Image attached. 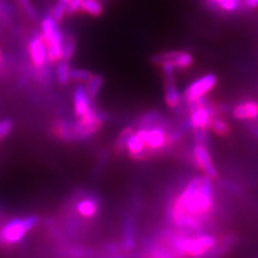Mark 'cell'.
Returning <instances> with one entry per match:
<instances>
[{
    "label": "cell",
    "instance_id": "1",
    "mask_svg": "<svg viewBox=\"0 0 258 258\" xmlns=\"http://www.w3.org/2000/svg\"><path fill=\"white\" fill-rule=\"evenodd\" d=\"M212 179L207 175L195 176L185 185L170 207L169 219L183 229H198L215 207Z\"/></svg>",
    "mask_w": 258,
    "mask_h": 258
},
{
    "label": "cell",
    "instance_id": "2",
    "mask_svg": "<svg viewBox=\"0 0 258 258\" xmlns=\"http://www.w3.org/2000/svg\"><path fill=\"white\" fill-rule=\"evenodd\" d=\"M104 120L102 113L94 107L88 110L77 122L59 120L53 127L55 136L64 141H79L91 138L99 131Z\"/></svg>",
    "mask_w": 258,
    "mask_h": 258
},
{
    "label": "cell",
    "instance_id": "3",
    "mask_svg": "<svg viewBox=\"0 0 258 258\" xmlns=\"http://www.w3.org/2000/svg\"><path fill=\"white\" fill-rule=\"evenodd\" d=\"M171 241V247L176 255L190 258L204 257L217 243L216 238L209 233H200L196 237L176 236Z\"/></svg>",
    "mask_w": 258,
    "mask_h": 258
},
{
    "label": "cell",
    "instance_id": "4",
    "mask_svg": "<svg viewBox=\"0 0 258 258\" xmlns=\"http://www.w3.org/2000/svg\"><path fill=\"white\" fill-rule=\"evenodd\" d=\"M38 223L39 216L37 215H29L25 219H15L7 223L0 229V245L19 243Z\"/></svg>",
    "mask_w": 258,
    "mask_h": 258
},
{
    "label": "cell",
    "instance_id": "5",
    "mask_svg": "<svg viewBox=\"0 0 258 258\" xmlns=\"http://www.w3.org/2000/svg\"><path fill=\"white\" fill-rule=\"evenodd\" d=\"M137 132L143 138L149 155H155L156 153L164 151L176 138V136H173L172 133H168L161 124L151 127H140Z\"/></svg>",
    "mask_w": 258,
    "mask_h": 258
},
{
    "label": "cell",
    "instance_id": "6",
    "mask_svg": "<svg viewBox=\"0 0 258 258\" xmlns=\"http://www.w3.org/2000/svg\"><path fill=\"white\" fill-rule=\"evenodd\" d=\"M188 126L191 131H208L212 118L215 116V108L207 102L206 98L189 104Z\"/></svg>",
    "mask_w": 258,
    "mask_h": 258
},
{
    "label": "cell",
    "instance_id": "7",
    "mask_svg": "<svg viewBox=\"0 0 258 258\" xmlns=\"http://www.w3.org/2000/svg\"><path fill=\"white\" fill-rule=\"evenodd\" d=\"M217 83V77L213 74H208L197 80L192 81L188 86L185 88L183 93V99L188 106L200 99L206 98L208 95L215 87Z\"/></svg>",
    "mask_w": 258,
    "mask_h": 258
},
{
    "label": "cell",
    "instance_id": "8",
    "mask_svg": "<svg viewBox=\"0 0 258 258\" xmlns=\"http://www.w3.org/2000/svg\"><path fill=\"white\" fill-rule=\"evenodd\" d=\"M161 66V70H163L164 75V84H165V101L168 108L170 109H176L180 107L182 102L183 96L177 90V86L175 83L174 78V71L175 68L171 63L165 62Z\"/></svg>",
    "mask_w": 258,
    "mask_h": 258
},
{
    "label": "cell",
    "instance_id": "9",
    "mask_svg": "<svg viewBox=\"0 0 258 258\" xmlns=\"http://www.w3.org/2000/svg\"><path fill=\"white\" fill-rule=\"evenodd\" d=\"M152 62L159 66L165 62H169L175 70H184L192 66L194 57L190 53L185 51H168L153 55Z\"/></svg>",
    "mask_w": 258,
    "mask_h": 258
},
{
    "label": "cell",
    "instance_id": "10",
    "mask_svg": "<svg viewBox=\"0 0 258 258\" xmlns=\"http://www.w3.org/2000/svg\"><path fill=\"white\" fill-rule=\"evenodd\" d=\"M191 157L194 164L199 169L201 172H204L205 175L215 179L217 176V169L213 163L211 154L207 148L206 144L196 143L194 145L191 151Z\"/></svg>",
    "mask_w": 258,
    "mask_h": 258
},
{
    "label": "cell",
    "instance_id": "11",
    "mask_svg": "<svg viewBox=\"0 0 258 258\" xmlns=\"http://www.w3.org/2000/svg\"><path fill=\"white\" fill-rule=\"evenodd\" d=\"M232 116L238 120H258V102L255 100H245L238 103L232 110Z\"/></svg>",
    "mask_w": 258,
    "mask_h": 258
},
{
    "label": "cell",
    "instance_id": "12",
    "mask_svg": "<svg viewBox=\"0 0 258 258\" xmlns=\"http://www.w3.org/2000/svg\"><path fill=\"white\" fill-rule=\"evenodd\" d=\"M29 54L32 62L37 67H42L45 64L47 57L46 46L41 36H34L29 42Z\"/></svg>",
    "mask_w": 258,
    "mask_h": 258
},
{
    "label": "cell",
    "instance_id": "13",
    "mask_svg": "<svg viewBox=\"0 0 258 258\" xmlns=\"http://www.w3.org/2000/svg\"><path fill=\"white\" fill-rule=\"evenodd\" d=\"M63 40H64V36L62 34V31L57 29L54 32V35L44 42L46 46L48 60H51L53 62H57L62 59Z\"/></svg>",
    "mask_w": 258,
    "mask_h": 258
},
{
    "label": "cell",
    "instance_id": "14",
    "mask_svg": "<svg viewBox=\"0 0 258 258\" xmlns=\"http://www.w3.org/2000/svg\"><path fill=\"white\" fill-rule=\"evenodd\" d=\"M125 150L128 152L129 156L136 160L145 159L150 156L147 148H145V142L138 132H135L131 136Z\"/></svg>",
    "mask_w": 258,
    "mask_h": 258
},
{
    "label": "cell",
    "instance_id": "15",
    "mask_svg": "<svg viewBox=\"0 0 258 258\" xmlns=\"http://www.w3.org/2000/svg\"><path fill=\"white\" fill-rule=\"evenodd\" d=\"M92 99L88 96L86 88L83 85H78L74 93V108L78 117L83 116L92 106Z\"/></svg>",
    "mask_w": 258,
    "mask_h": 258
},
{
    "label": "cell",
    "instance_id": "16",
    "mask_svg": "<svg viewBox=\"0 0 258 258\" xmlns=\"http://www.w3.org/2000/svg\"><path fill=\"white\" fill-rule=\"evenodd\" d=\"M77 211L78 213L85 217V219H92L94 217L97 212H98V203L94 199V198H83L79 200V203L77 204Z\"/></svg>",
    "mask_w": 258,
    "mask_h": 258
},
{
    "label": "cell",
    "instance_id": "17",
    "mask_svg": "<svg viewBox=\"0 0 258 258\" xmlns=\"http://www.w3.org/2000/svg\"><path fill=\"white\" fill-rule=\"evenodd\" d=\"M136 228L135 221L132 217H128L124 226V242L123 245L127 251H131L136 245Z\"/></svg>",
    "mask_w": 258,
    "mask_h": 258
},
{
    "label": "cell",
    "instance_id": "18",
    "mask_svg": "<svg viewBox=\"0 0 258 258\" xmlns=\"http://www.w3.org/2000/svg\"><path fill=\"white\" fill-rule=\"evenodd\" d=\"M104 83V79L101 75H93V77L86 82V92L92 100H95L101 91L102 85Z\"/></svg>",
    "mask_w": 258,
    "mask_h": 258
},
{
    "label": "cell",
    "instance_id": "19",
    "mask_svg": "<svg viewBox=\"0 0 258 258\" xmlns=\"http://www.w3.org/2000/svg\"><path fill=\"white\" fill-rule=\"evenodd\" d=\"M57 22L55 21V19L52 16V14L46 15L45 18L41 22V38L43 39V41L45 42L46 40L50 39L54 32L57 30Z\"/></svg>",
    "mask_w": 258,
    "mask_h": 258
},
{
    "label": "cell",
    "instance_id": "20",
    "mask_svg": "<svg viewBox=\"0 0 258 258\" xmlns=\"http://www.w3.org/2000/svg\"><path fill=\"white\" fill-rule=\"evenodd\" d=\"M81 10L92 16H100L103 12V7L99 0H83Z\"/></svg>",
    "mask_w": 258,
    "mask_h": 258
},
{
    "label": "cell",
    "instance_id": "21",
    "mask_svg": "<svg viewBox=\"0 0 258 258\" xmlns=\"http://www.w3.org/2000/svg\"><path fill=\"white\" fill-rule=\"evenodd\" d=\"M211 131L220 137H226L230 134V127L229 125L225 122L224 119L214 116L210 124V128Z\"/></svg>",
    "mask_w": 258,
    "mask_h": 258
},
{
    "label": "cell",
    "instance_id": "22",
    "mask_svg": "<svg viewBox=\"0 0 258 258\" xmlns=\"http://www.w3.org/2000/svg\"><path fill=\"white\" fill-rule=\"evenodd\" d=\"M70 71L71 67L68 60L61 59L56 70V75H57V81L60 85H66L70 81Z\"/></svg>",
    "mask_w": 258,
    "mask_h": 258
},
{
    "label": "cell",
    "instance_id": "23",
    "mask_svg": "<svg viewBox=\"0 0 258 258\" xmlns=\"http://www.w3.org/2000/svg\"><path fill=\"white\" fill-rule=\"evenodd\" d=\"M76 46H77V40L75 36H67L64 37L63 40V46H62V59L63 60H70L76 53Z\"/></svg>",
    "mask_w": 258,
    "mask_h": 258
},
{
    "label": "cell",
    "instance_id": "24",
    "mask_svg": "<svg viewBox=\"0 0 258 258\" xmlns=\"http://www.w3.org/2000/svg\"><path fill=\"white\" fill-rule=\"evenodd\" d=\"M135 133V129L133 127H126L124 128L122 132L119 133L117 136V138L115 140V149L117 151H122L125 150L127 141L131 138V136Z\"/></svg>",
    "mask_w": 258,
    "mask_h": 258
},
{
    "label": "cell",
    "instance_id": "25",
    "mask_svg": "<svg viewBox=\"0 0 258 258\" xmlns=\"http://www.w3.org/2000/svg\"><path fill=\"white\" fill-rule=\"evenodd\" d=\"M93 77V74L88 70L83 69H71L70 71V80L76 82H87Z\"/></svg>",
    "mask_w": 258,
    "mask_h": 258
},
{
    "label": "cell",
    "instance_id": "26",
    "mask_svg": "<svg viewBox=\"0 0 258 258\" xmlns=\"http://www.w3.org/2000/svg\"><path fill=\"white\" fill-rule=\"evenodd\" d=\"M241 2L240 0H222V2L217 6V8L223 12L232 13L240 9Z\"/></svg>",
    "mask_w": 258,
    "mask_h": 258
},
{
    "label": "cell",
    "instance_id": "27",
    "mask_svg": "<svg viewBox=\"0 0 258 258\" xmlns=\"http://www.w3.org/2000/svg\"><path fill=\"white\" fill-rule=\"evenodd\" d=\"M51 14H52V16L55 19L56 22L60 23L63 20L64 15L67 14V5L62 3V2H60V0H58L57 4L54 6Z\"/></svg>",
    "mask_w": 258,
    "mask_h": 258
},
{
    "label": "cell",
    "instance_id": "28",
    "mask_svg": "<svg viewBox=\"0 0 258 258\" xmlns=\"http://www.w3.org/2000/svg\"><path fill=\"white\" fill-rule=\"evenodd\" d=\"M16 2L23 8V10L28 15V18L31 20H36L38 18V13L30 0H16Z\"/></svg>",
    "mask_w": 258,
    "mask_h": 258
},
{
    "label": "cell",
    "instance_id": "29",
    "mask_svg": "<svg viewBox=\"0 0 258 258\" xmlns=\"http://www.w3.org/2000/svg\"><path fill=\"white\" fill-rule=\"evenodd\" d=\"M13 129V122L10 118H6L0 122V141H2L5 137L9 135Z\"/></svg>",
    "mask_w": 258,
    "mask_h": 258
},
{
    "label": "cell",
    "instance_id": "30",
    "mask_svg": "<svg viewBox=\"0 0 258 258\" xmlns=\"http://www.w3.org/2000/svg\"><path fill=\"white\" fill-rule=\"evenodd\" d=\"M83 0H70L67 6V15H74L76 12L81 10V5Z\"/></svg>",
    "mask_w": 258,
    "mask_h": 258
},
{
    "label": "cell",
    "instance_id": "31",
    "mask_svg": "<svg viewBox=\"0 0 258 258\" xmlns=\"http://www.w3.org/2000/svg\"><path fill=\"white\" fill-rule=\"evenodd\" d=\"M244 6L247 9H256L258 8V0H244Z\"/></svg>",
    "mask_w": 258,
    "mask_h": 258
},
{
    "label": "cell",
    "instance_id": "32",
    "mask_svg": "<svg viewBox=\"0 0 258 258\" xmlns=\"http://www.w3.org/2000/svg\"><path fill=\"white\" fill-rule=\"evenodd\" d=\"M249 131L253 134L255 138L258 139V124H252L249 125Z\"/></svg>",
    "mask_w": 258,
    "mask_h": 258
},
{
    "label": "cell",
    "instance_id": "33",
    "mask_svg": "<svg viewBox=\"0 0 258 258\" xmlns=\"http://www.w3.org/2000/svg\"><path fill=\"white\" fill-rule=\"evenodd\" d=\"M206 2L210 8H217V6H219L222 0H206Z\"/></svg>",
    "mask_w": 258,
    "mask_h": 258
},
{
    "label": "cell",
    "instance_id": "34",
    "mask_svg": "<svg viewBox=\"0 0 258 258\" xmlns=\"http://www.w3.org/2000/svg\"><path fill=\"white\" fill-rule=\"evenodd\" d=\"M2 58H3V50L2 47H0V61H2Z\"/></svg>",
    "mask_w": 258,
    "mask_h": 258
},
{
    "label": "cell",
    "instance_id": "35",
    "mask_svg": "<svg viewBox=\"0 0 258 258\" xmlns=\"http://www.w3.org/2000/svg\"><path fill=\"white\" fill-rule=\"evenodd\" d=\"M60 2H62V3H64V4H66L67 6H68V4L70 3V0H60Z\"/></svg>",
    "mask_w": 258,
    "mask_h": 258
},
{
    "label": "cell",
    "instance_id": "36",
    "mask_svg": "<svg viewBox=\"0 0 258 258\" xmlns=\"http://www.w3.org/2000/svg\"><path fill=\"white\" fill-rule=\"evenodd\" d=\"M0 217H2V211H0Z\"/></svg>",
    "mask_w": 258,
    "mask_h": 258
},
{
    "label": "cell",
    "instance_id": "37",
    "mask_svg": "<svg viewBox=\"0 0 258 258\" xmlns=\"http://www.w3.org/2000/svg\"><path fill=\"white\" fill-rule=\"evenodd\" d=\"M257 102H258V101H257Z\"/></svg>",
    "mask_w": 258,
    "mask_h": 258
}]
</instances>
